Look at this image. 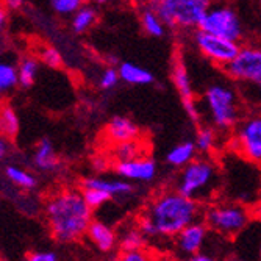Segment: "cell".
Segmentation results:
<instances>
[{"instance_id":"6da1fadb","label":"cell","mask_w":261,"mask_h":261,"mask_svg":"<svg viewBox=\"0 0 261 261\" xmlns=\"http://www.w3.org/2000/svg\"><path fill=\"white\" fill-rule=\"evenodd\" d=\"M203 215L200 202L186 197L177 189L156 194L139 219V228L149 238H175L189 224Z\"/></svg>"},{"instance_id":"7a4b0ae2","label":"cell","mask_w":261,"mask_h":261,"mask_svg":"<svg viewBox=\"0 0 261 261\" xmlns=\"http://www.w3.org/2000/svg\"><path fill=\"white\" fill-rule=\"evenodd\" d=\"M45 216L54 238L58 243H75L86 236L92 221V208L75 189H63L45 205Z\"/></svg>"},{"instance_id":"3957f363","label":"cell","mask_w":261,"mask_h":261,"mask_svg":"<svg viewBox=\"0 0 261 261\" xmlns=\"http://www.w3.org/2000/svg\"><path fill=\"white\" fill-rule=\"evenodd\" d=\"M219 185L221 175L218 164L205 155L194 158L180 169V174L174 183V189L200 203H208L215 197Z\"/></svg>"},{"instance_id":"277c9868","label":"cell","mask_w":261,"mask_h":261,"mask_svg":"<svg viewBox=\"0 0 261 261\" xmlns=\"http://www.w3.org/2000/svg\"><path fill=\"white\" fill-rule=\"evenodd\" d=\"M202 108L210 124L219 132H230L241 119L240 97L234 88L225 82L210 83L202 94Z\"/></svg>"},{"instance_id":"5b68a950","label":"cell","mask_w":261,"mask_h":261,"mask_svg":"<svg viewBox=\"0 0 261 261\" xmlns=\"http://www.w3.org/2000/svg\"><path fill=\"white\" fill-rule=\"evenodd\" d=\"M169 29L197 30L215 0H150Z\"/></svg>"},{"instance_id":"8992f818","label":"cell","mask_w":261,"mask_h":261,"mask_svg":"<svg viewBox=\"0 0 261 261\" xmlns=\"http://www.w3.org/2000/svg\"><path fill=\"white\" fill-rule=\"evenodd\" d=\"M203 221L211 231L219 236L236 238L247 228L250 215L240 202H215L203 210Z\"/></svg>"},{"instance_id":"52a82bcc","label":"cell","mask_w":261,"mask_h":261,"mask_svg":"<svg viewBox=\"0 0 261 261\" xmlns=\"http://www.w3.org/2000/svg\"><path fill=\"white\" fill-rule=\"evenodd\" d=\"M231 147L236 155L261 166V113L249 114L236 122Z\"/></svg>"},{"instance_id":"ba28073f","label":"cell","mask_w":261,"mask_h":261,"mask_svg":"<svg viewBox=\"0 0 261 261\" xmlns=\"http://www.w3.org/2000/svg\"><path fill=\"white\" fill-rule=\"evenodd\" d=\"M227 75L241 86L261 92V47L246 45L225 67Z\"/></svg>"},{"instance_id":"9c48e42d","label":"cell","mask_w":261,"mask_h":261,"mask_svg":"<svg viewBox=\"0 0 261 261\" xmlns=\"http://www.w3.org/2000/svg\"><path fill=\"white\" fill-rule=\"evenodd\" d=\"M199 29L238 42L243 38L241 19L236 10L228 4H213L203 16Z\"/></svg>"},{"instance_id":"30bf717a","label":"cell","mask_w":261,"mask_h":261,"mask_svg":"<svg viewBox=\"0 0 261 261\" xmlns=\"http://www.w3.org/2000/svg\"><path fill=\"white\" fill-rule=\"evenodd\" d=\"M193 42L197 52L216 66L225 67L241 50L238 41H231L219 35H213L197 29L193 36Z\"/></svg>"},{"instance_id":"8fae6325","label":"cell","mask_w":261,"mask_h":261,"mask_svg":"<svg viewBox=\"0 0 261 261\" xmlns=\"http://www.w3.org/2000/svg\"><path fill=\"white\" fill-rule=\"evenodd\" d=\"M172 83L178 92V96L181 97L183 107L186 110V114L189 116V119L199 122L202 117V111L199 103L196 102L191 75H189V70L181 60H177L172 66Z\"/></svg>"},{"instance_id":"7c38bea8","label":"cell","mask_w":261,"mask_h":261,"mask_svg":"<svg viewBox=\"0 0 261 261\" xmlns=\"http://www.w3.org/2000/svg\"><path fill=\"white\" fill-rule=\"evenodd\" d=\"M114 169L117 175L132 183H150L158 175V164L153 158L139 155L132 160L116 161Z\"/></svg>"},{"instance_id":"4fadbf2b","label":"cell","mask_w":261,"mask_h":261,"mask_svg":"<svg viewBox=\"0 0 261 261\" xmlns=\"http://www.w3.org/2000/svg\"><path fill=\"white\" fill-rule=\"evenodd\" d=\"M208 233H210V228L205 224V221L199 219L193 224H189L175 236L177 252L188 259L193 255L202 252L208 241Z\"/></svg>"},{"instance_id":"5bb4252c","label":"cell","mask_w":261,"mask_h":261,"mask_svg":"<svg viewBox=\"0 0 261 261\" xmlns=\"http://www.w3.org/2000/svg\"><path fill=\"white\" fill-rule=\"evenodd\" d=\"M86 236L89 243L100 253H111L119 246V236L116 234L113 227H110L103 221L92 219L88 227Z\"/></svg>"},{"instance_id":"9a60e30c","label":"cell","mask_w":261,"mask_h":261,"mask_svg":"<svg viewBox=\"0 0 261 261\" xmlns=\"http://www.w3.org/2000/svg\"><path fill=\"white\" fill-rule=\"evenodd\" d=\"M107 139L113 144H119V142L138 139L139 136V127L127 116H114L108 121L105 127Z\"/></svg>"},{"instance_id":"2e32d148","label":"cell","mask_w":261,"mask_h":261,"mask_svg":"<svg viewBox=\"0 0 261 261\" xmlns=\"http://www.w3.org/2000/svg\"><path fill=\"white\" fill-rule=\"evenodd\" d=\"M83 188H99L114 197H128L135 194V185L125 178H102V177H88L82 183Z\"/></svg>"},{"instance_id":"e0dca14e","label":"cell","mask_w":261,"mask_h":261,"mask_svg":"<svg viewBox=\"0 0 261 261\" xmlns=\"http://www.w3.org/2000/svg\"><path fill=\"white\" fill-rule=\"evenodd\" d=\"M119 77L124 83L132 86H146L152 85L155 82V75L149 69H144L139 64H135L132 61H122L117 66Z\"/></svg>"},{"instance_id":"ac0fdd59","label":"cell","mask_w":261,"mask_h":261,"mask_svg":"<svg viewBox=\"0 0 261 261\" xmlns=\"http://www.w3.org/2000/svg\"><path fill=\"white\" fill-rule=\"evenodd\" d=\"M197 153L199 150L194 141H183L168 150V153H166V163L171 168L181 169L188 163H191L194 158H197Z\"/></svg>"},{"instance_id":"d6986e66","label":"cell","mask_w":261,"mask_h":261,"mask_svg":"<svg viewBox=\"0 0 261 261\" xmlns=\"http://www.w3.org/2000/svg\"><path fill=\"white\" fill-rule=\"evenodd\" d=\"M33 161L36 168L44 172H54L60 168V160L55 153V147L49 138H44L39 141Z\"/></svg>"},{"instance_id":"ffe728a7","label":"cell","mask_w":261,"mask_h":261,"mask_svg":"<svg viewBox=\"0 0 261 261\" xmlns=\"http://www.w3.org/2000/svg\"><path fill=\"white\" fill-rule=\"evenodd\" d=\"M141 27L146 32V35L152 38H163L166 35V29H168L158 11L150 4L141 11Z\"/></svg>"},{"instance_id":"44dd1931","label":"cell","mask_w":261,"mask_h":261,"mask_svg":"<svg viewBox=\"0 0 261 261\" xmlns=\"http://www.w3.org/2000/svg\"><path fill=\"white\" fill-rule=\"evenodd\" d=\"M196 146L199 153L202 155H210L218 149L219 144V130H216L213 125H205L200 127L196 133Z\"/></svg>"},{"instance_id":"7402d4cb","label":"cell","mask_w":261,"mask_h":261,"mask_svg":"<svg viewBox=\"0 0 261 261\" xmlns=\"http://www.w3.org/2000/svg\"><path fill=\"white\" fill-rule=\"evenodd\" d=\"M97 22V11L92 7L83 5L72 14V30L77 35L86 33Z\"/></svg>"},{"instance_id":"603a6c76","label":"cell","mask_w":261,"mask_h":261,"mask_svg":"<svg viewBox=\"0 0 261 261\" xmlns=\"http://www.w3.org/2000/svg\"><path fill=\"white\" fill-rule=\"evenodd\" d=\"M147 236L142 233L139 225L127 228L121 236H119V247L122 252L128 250H138V249H144L146 246Z\"/></svg>"},{"instance_id":"cb8c5ba5","label":"cell","mask_w":261,"mask_h":261,"mask_svg":"<svg viewBox=\"0 0 261 261\" xmlns=\"http://www.w3.org/2000/svg\"><path fill=\"white\" fill-rule=\"evenodd\" d=\"M39 64L35 58H23L17 67V75H19V85L23 88L33 86L36 75H38Z\"/></svg>"},{"instance_id":"d4e9b609","label":"cell","mask_w":261,"mask_h":261,"mask_svg":"<svg viewBox=\"0 0 261 261\" xmlns=\"http://www.w3.org/2000/svg\"><path fill=\"white\" fill-rule=\"evenodd\" d=\"M113 155H114L116 161H125V160L136 158V156L142 155V144L139 142V139L119 142V144H114Z\"/></svg>"},{"instance_id":"484cf974","label":"cell","mask_w":261,"mask_h":261,"mask_svg":"<svg viewBox=\"0 0 261 261\" xmlns=\"http://www.w3.org/2000/svg\"><path fill=\"white\" fill-rule=\"evenodd\" d=\"M5 174L14 185H17L23 189H33L38 183L35 175H32L30 172L23 171V169L16 168V166H8L5 169Z\"/></svg>"},{"instance_id":"4316f807","label":"cell","mask_w":261,"mask_h":261,"mask_svg":"<svg viewBox=\"0 0 261 261\" xmlns=\"http://www.w3.org/2000/svg\"><path fill=\"white\" fill-rule=\"evenodd\" d=\"M17 83H19L17 69L10 63L0 61V94L11 91Z\"/></svg>"},{"instance_id":"83f0119b","label":"cell","mask_w":261,"mask_h":261,"mask_svg":"<svg viewBox=\"0 0 261 261\" xmlns=\"http://www.w3.org/2000/svg\"><path fill=\"white\" fill-rule=\"evenodd\" d=\"M19 130V119L16 116V111L11 107H5L0 110V132L7 135L8 138L16 136Z\"/></svg>"},{"instance_id":"f1b7e54d","label":"cell","mask_w":261,"mask_h":261,"mask_svg":"<svg viewBox=\"0 0 261 261\" xmlns=\"http://www.w3.org/2000/svg\"><path fill=\"white\" fill-rule=\"evenodd\" d=\"M86 203L92 208V210H96V208H100L103 205H107L113 197L103 191V189H99V188H83V191H82Z\"/></svg>"},{"instance_id":"f546056e","label":"cell","mask_w":261,"mask_h":261,"mask_svg":"<svg viewBox=\"0 0 261 261\" xmlns=\"http://www.w3.org/2000/svg\"><path fill=\"white\" fill-rule=\"evenodd\" d=\"M55 13L61 16H70L74 14L79 8L85 5V0H49Z\"/></svg>"},{"instance_id":"4dcf8cb0","label":"cell","mask_w":261,"mask_h":261,"mask_svg":"<svg viewBox=\"0 0 261 261\" xmlns=\"http://www.w3.org/2000/svg\"><path fill=\"white\" fill-rule=\"evenodd\" d=\"M119 82H121L119 70H117L116 67H107L99 77V86L105 91L116 88V85Z\"/></svg>"},{"instance_id":"1f68e13d","label":"cell","mask_w":261,"mask_h":261,"mask_svg":"<svg viewBox=\"0 0 261 261\" xmlns=\"http://www.w3.org/2000/svg\"><path fill=\"white\" fill-rule=\"evenodd\" d=\"M41 60L45 66L55 67V69L63 64V57L55 47H44L42 52H41Z\"/></svg>"},{"instance_id":"d6a6232c","label":"cell","mask_w":261,"mask_h":261,"mask_svg":"<svg viewBox=\"0 0 261 261\" xmlns=\"http://www.w3.org/2000/svg\"><path fill=\"white\" fill-rule=\"evenodd\" d=\"M121 259H124V261H146V259H149V255L144 252V249H138V250L122 252Z\"/></svg>"},{"instance_id":"836d02e7","label":"cell","mask_w":261,"mask_h":261,"mask_svg":"<svg viewBox=\"0 0 261 261\" xmlns=\"http://www.w3.org/2000/svg\"><path fill=\"white\" fill-rule=\"evenodd\" d=\"M32 261H57L58 255L52 250H42V252H35L30 255Z\"/></svg>"},{"instance_id":"e575fe53","label":"cell","mask_w":261,"mask_h":261,"mask_svg":"<svg viewBox=\"0 0 261 261\" xmlns=\"http://www.w3.org/2000/svg\"><path fill=\"white\" fill-rule=\"evenodd\" d=\"M189 259H191V261H211V259H215V256H213L211 253H205V252L202 250V252L193 255Z\"/></svg>"},{"instance_id":"d590c367","label":"cell","mask_w":261,"mask_h":261,"mask_svg":"<svg viewBox=\"0 0 261 261\" xmlns=\"http://www.w3.org/2000/svg\"><path fill=\"white\" fill-rule=\"evenodd\" d=\"M94 169L99 171V172H103L108 169V161L103 160V158H97V160H94Z\"/></svg>"},{"instance_id":"8d00e7d4","label":"cell","mask_w":261,"mask_h":261,"mask_svg":"<svg viewBox=\"0 0 261 261\" xmlns=\"http://www.w3.org/2000/svg\"><path fill=\"white\" fill-rule=\"evenodd\" d=\"M8 150H10L8 142L4 138H0V161H2L8 155Z\"/></svg>"},{"instance_id":"74e56055","label":"cell","mask_w":261,"mask_h":261,"mask_svg":"<svg viewBox=\"0 0 261 261\" xmlns=\"http://www.w3.org/2000/svg\"><path fill=\"white\" fill-rule=\"evenodd\" d=\"M5 4H7L8 8L17 10V8H20V5H22V0H5Z\"/></svg>"},{"instance_id":"f35d334b","label":"cell","mask_w":261,"mask_h":261,"mask_svg":"<svg viewBox=\"0 0 261 261\" xmlns=\"http://www.w3.org/2000/svg\"><path fill=\"white\" fill-rule=\"evenodd\" d=\"M4 22H5V13H4V10H0V30L4 27Z\"/></svg>"},{"instance_id":"ab89813d","label":"cell","mask_w":261,"mask_h":261,"mask_svg":"<svg viewBox=\"0 0 261 261\" xmlns=\"http://www.w3.org/2000/svg\"><path fill=\"white\" fill-rule=\"evenodd\" d=\"M96 2H97V4H102V5H103V4H110V2H113V0H96Z\"/></svg>"},{"instance_id":"60d3db41","label":"cell","mask_w":261,"mask_h":261,"mask_svg":"<svg viewBox=\"0 0 261 261\" xmlns=\"http://www.w3.org/2000/svg\"><path fill=\"white\" fill-rule=\"evenodd\" d=\"M258 256H259V259H261V243H259V249H258Z\"/></svg>"}]
</instances>
